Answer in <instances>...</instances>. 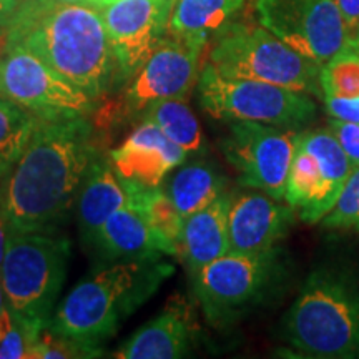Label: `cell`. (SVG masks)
<instances>
[{"mask_svg":"<svg viewBox=\"0 0 359 359\" xmlns=\"http://www.w3.org/2000/svg\"><path fill=\"white\" fill-rule=\"evenodd\" d=\"M98 155L87 116L39 118L19 158L0 175L7 231L55 235Z\"/></svg>","mask_w":359,"mask_h":359,"instance_id":"obj_1","label":"cell"},{"mask_svg":"<svg viewBox=\"0 0 359 359\" xmlns=\"http://www.w3.org/2000/svg\"><path fill=\"white\" fill-rule=\"evenodd\" d=\"M74 87L98 100L118 72L100 8L55 0H20L6 32Z\"/></svg>","mask_w":359,"mask_h":359,"instance_id":"obj_2","label":"cell"},{"mask_svg":"<svg viewBox=\"0 0 359 359\" xmlns=\"http://www.w3.org/2000/svg\"><path fill=\"white\" fill-rule=\"evenodd\" d=\"M281 336L303 358H359L358 259L318 264L283 318Z\"/></svg>","mask_w":359,"mask_h":359,"instance_id":"obj_3","label":"cell"},{"mask_svg":"<svg viewBox=\"0 0 359 359\" xmlns=\"http://www.w3.org/2000/svg\"><path fill=\"white\" fill-rule=\"evenodd\" d=\"M172 271V264L161 257L103 263L65 296L47 327L64 338L102 348Z\"/></svg>","mask_w":359,"mask_h":359,"instance_id":"obj_4","label":"cell"},{"mask_svg":"<svg viewBox=\"0 0 359 359\" xmlns=\"http://www.w3.org/2000/svg\"><path fill=\"white\" fill-rule=\"evenodd\" d=\"M288 276V258L276 248L259 253L228 251L193 278V290L206 321L223 330L273 299Z\"/></svg>","mask_w":359,"mask_h":359,"instance_id":"obj_5","label":"cell"},{"mask_svg":"<svg viewBox=\"0 0 359 359\" xmlns=\"http://www.w3.org/2000/svg\"><path fill=\"white\" fill-rule=\"evenodd\" d=\"M208 64L224 77L259 80L323 97L321 65L293 50L263 25L228 22L215 35Z\"/></svg>","mask_w":359,"mask_h":359,"instance_id":"obj_6","label":"cell"},{"mask_svg":"<svg viewBox=\"0 0 359 359\" xmlns=\"http://www.w3.org/2000/svg\"><path fill=\"white\" fill-rule=\"evenodd\" d=\"M70 258L67 238L52 233L7 231L0 283L11 314L48 323Z\"/></svg>","mask_w":359,"mask_h":359,"instance_id":"obj_7","label":"cell"},{"mask_svg":"<svg viewBox=\"0 0 359 359\" xmlns=\"http://www.w3.org/2000/svg\"><path fill=\"white\" fill-rule=\"evenodd\" d=\"M201 109L218 120L258 122L298 130L316 118L318 107L313 95L299 90L250 79H231L206 64L198 77Z\"/></svg>","mask_w":359,"mask_h":359,"instance_id":"obj_8","label":"cell"},{"mask_svg":"<svg viewBox=\"0 0 359 359\" xmlns=\"http://www.w3.org/2000/svg\"><path fill=\"white\" fill-rule=\"evenodd\" d=\"M0 97L39 118L87 116L97 103L19 43L6 45L0 57Z\"/></svg>","mask_w":359,"mask_h":359,"instance_id":"obj_9","label":"cell"},{"mask_svg":"<svg viewBox=\"0 0 359 359\" xmlns=\"http://www.w3.org/2000/svg\"><path fill=\"white\" fill-rule=\"evenodd\" d=\"M296 137V130L235 120L222 140V150L241 185L283 201Z\"/></svg>","mask_w":359,"mask_h":359,"instance_id":"obj_10","label":"cell"},{"mask_svg":"<svg viewBox=\"0 0 359 359\" xmlns=\"http://www.w3.org/2000/svg\"><path fill=\"white\" fill-rule=\"evenodd\" d=\"M255 7L259 24L318 65L351 39L334 0H257Z\"/></svg>","mask_w":359,"mask_h":359,"instance_id":"obj_11","label":"cell"},{"mask_svg":"<svg viewBox=\"0 0 359 359\" xmlns=\"http://www.w3.org/2000/svg\"><path fill=\"white\" fill-rule=\"evenodd\" d=\"M175 0H116L100 8L122 80H132L168 32Z\"/></svg>","mask_w":359,"mask_h":359,"instance_id":"obj_12","label":"cell"},{"mask_svg":"<svg viewBox=\"0 0 359 359\" xmlns=\"http://www.w3.org/2000/svg\"><path fill=\"white\" fill-rule=\"evenodd\" d=\"M203 42L165 35L154 53L130 82L125 102L135 114L151 103L168 98H187L200 77Z\"/></svg>","mask_w":359,"mask_h":359,"instance_id":"obj_13","label":"cell"},{"mask_svg":"<svg viewBox=\"0 0 359 359\" xmlns=\"http://www.w3.org/2000/svg\"><path fill=\"white\" fill-rule=\"evenodd\" d=\"M296 208L266 193H245L230 206V251L259 253L276 248L294 223Z\"/></svg>","mask_w":359,"mask_h":359,"instance_id":"obj_14","label":"cell"},{"mask_svg":"<svg viewBox=\"0 0 359 359\" xmlns=\"http://www.w3.org/2000/svg\"><path fill=\"white\" fill-rule=\"evenodd\" d=\"M187 156L183 148L148 122H142L122 145L110 151L116 173L145 187H160L170 172L183 165Z\"/></svg>","mask_w":359,"mask_h":359,"instance_id":"obj_15","label":"cell"},{"mask_svg":"<svg viewBox=\"0 0 359 359\" xmlns=\"http://www.w3.org/2000/svg\"><path fill=\"white\" fill-rule=\"evenodd\" d=\"M198 339V327L183 302H173L120 346V359H177L187 356Z\"/></svg>","mask_w":359,"mask_h":359,"instance_id":"obj_16","label":"cell"},{"mask_svg":"<svg viewBox=\"0 0 359 359\" xmlns=\"http://www.w3.org/2000/svg\"><path fill=\"white\" fill-rule=\"evenodd\" d=\"M127 203L128 195L110 156L98 155L90 165L75 201L80 238L88 250L95 243L103 223Z\"/></svg>","mask_w":359,"mask_h":359,"instance_id":"obj_17","label":"cell"},{"mask_svg":"<svg viewBox=\"0 0 359 359\" xmlns=\"http://www.w3.org/2000/svg\"><path fill=\"white\" fill-rule=\"evenodd\" d=\"M233 196H218L213 203L185 218L180 236V255L190 275L230 251V206Z\"/></svg>","mask_w":359,"mask_h":359,"instance_id":"obj_18","label":"cell"},{"mask_svg":"<svg viewBox=\"0 0 359 359\" xmlns=\"http://www.w3.org/2000/svg\"><path fill=\"white\" fill-rule=\"evenodd\" d=\"M103 263L163 257L143 215L127 203L103 223L92 246Z\"/></svg>","mask_w":359,"mask_h":359,"instance_id":"obj_19","label":"cell"},{"mask_svg":"<svg viewBox=\"0 0 359 359\" xmlns=\"http://www.w3.org/2000/svg\"><path fill=\"white\" fill-rule=\"evenodd\" d=\"M122 178V177H120ZM125 191L128 195V203L133 205L145 218L150 226L160 250L163 255L178 257L180 255V236H182L183 219L182 215L170 200L165 188L145 187L122 178Z\"/></svg>","mask_w":359,"mask_h":359,"instance_id":"obj_20","label":"cell"},{"mask_svg":"<svg viewBox=\"0 0 359 359\" xmlns=\"http://www.w3.org/2000/svg\"><path fill=\"white\" fill-rule=\"evenodd\" d=\"M243 4L245 0H175L168 30L177 37L206 43L210 34L226 25Z\"/></svg>","mask_w":359,"mask_h":359,"instance_id":"obj_21","label":"cell"},{"mask_svg":"<svg viewBox=\"0 0 359 359\" xmlns=\"http://www.w3.org/2000/svg\"><path fill=\"white\" fill-rule=\"evenodd\" d=\"M224 178L213 165L190 163L180 167L168 180L165 191L183 219L200 212L223 195Z\"/></svg>","mask_w":359,"mask_h":359,"instance_id":"obj_22","label":"cell"},{"mask_svg":"<svg viewBox=\"0 0 359 359\" xmlns=\"http://www.w3.org/2000/svg\"><path fill=\"white\" fill-rule=\"evenodd\" d=\"M142 122L155 125L188 155L203 150L201 127L185 103V98H168L151 103L142 111Z\"/></svg>","mask_w":359,"mask_h":359,"instance_id":"obj_23","label":"cell"},{"mask_svg":"<svg viewBox=\"0 0 359 359\" xmlns=\"http://www.w3.org/2000/svg\"><path fill=\"white\" fill-rule=\"evenodd\" d=\"M320 85L325 98L359 97V40L351 37L341 50L321 65Z\"/></svg>","mask_w":359,"mask_h":359,"instance_id":"obj_24","label":"cell"},{"mask_svg":"<svg viewBox=\"0 0 359 359\" xmlns=\"http://www.w3.org/2000/svg\"><path fill=\"white\" fill-rule=\"evenodd\" d=\"M39 116L0 97V175L19 158Z\"/></svg>","mask_w":359,"mask_h":359,"instance_id":"obj_25","label":"cell"},{"mask_svg":"<svg viewBox=\"0 0 359 359\" xmlns=\"http://www.w3.org/2000/svg\"><path fill=\"white\" fill-rule=\"evenodd\" d=\"M321 223L330 230L359 231V167L349 175L334 206Z\"/></svg>","mask_w":359,"mask_h":359,"instance_id":"obj_26","label":"cell"},{"mask_svg":"<svg viewBox=\"0 0 359 359\" xmlns=\"http://www.w3.org/2000/svg\"><path fill=\"white\" fill-rule=\"evenodd\" d=\"M102 354V348L88 346L79 341L64 338L52 333L47 326L40 333L30 358L55 359V358H97Z\"/></svg>","mask_w":359,"mask_h":359,"instance_id":"obj_27","label":"cell"},{"mask_svg":"<svg viewBox=\"0 0 359 359\" xmlns=\"http://www.w3.org/2000/svg\"><path fill=\"white\" fill-rule=\"evenodd\" d=\"M327 128L338 138V142L344 148L354 168L359 167V125L330 116Z\"/></svg>","mask_w":359,"mask_h":359,"instance_id":"obj_28","label":"cell"},{"mask_svg":"<svg viewBox=\"0 0 359 359\" xmlns=\"http://www.w3.org/2000/svg\"><path fill=\"white\" fill-rule=\"evenodd\" d=\"M326 114L333 118L346 120L359 125V97L358 98H325Z\"/></svg>","mask_w":359,"mask_h":359,"instance_id":"obj_29","label":"cell"},{"mask_svg":"<svg viewBox=\"0 0 359 359\" xmlns=\"http://www.w3.org/2000/svg\"><path fill=\"white\" fill-rule=\"evenodd\" d=\"M334 2L346 22L349 34L354 37L359 29V0H334Z\"/></svg>","mask_w":359,"mask_h":359,"instance_id":"obj_30","label":"cell"},{"mask_svg":"<svg viewBox=\"0 0 359 359\" xmlns=\"http://www.w3.org/2000/svg\"><path fill=\"white\" fill-rule=\"evenodd\" d=\"M19 6L20 0H0V32H7Z\"/></svg>","mask_w":359,"mask_h":359,"instance_id":"obj_31","label":"cell"},{"mask_svg":"<svg viewBox=\"0 0 359 359\" xmlns=\"http://www.w3.org/2000/svg\"><path fill=\"white\" fill-rule=\"evenodd\" d=\"M11 326H12V314H11V309H8L2 283H0V341L4 339V336L7 334V331L11 330Z\"/></svg>","mask_w":359,"mask_h":359,"instance_id":"obj_32","label":"cell"},{"mask_svg":"<svg viewBox=\"0 0 359 359\" xmlns=\"http://www.w3.org/2000/svg\"><path fill=\"white\" fill-rule=\"evenodd\" d=\"M6 246H7V226H6V223H4V219L0 218V264H2V262H4Z\"/></svg>","mask_w":359,"mask_h":359,"instance_id":"obj_33","label":"cell"},{"mask_svg":"<svg viewBox=\"0 0 359 359\" xmlns=\"http://www.w3.org/2000/svg\"><path fill=\"white\" fill-rule=\"evenodd\" d=\"M116 2V0H88V6H93L97 8H103L107 6H110V4Z\"/></svg>","mask_w":359,"mask_h":359,"instance_id":"obj_34","label":"cell"},{"mask_svg":"<svg viewBox=\"0 0 359 359\" xmlns=\"http://www.w3.org/2000/svg\"><path fill=\"white\" fill-rule=\"evenodd\" d=\"M60 4H88V0H55Z\"/></svg>","mask_w":359,"mask_h":359,"instance_id":"obj_35","label":"cell"},{"mask_svg":"<svg viewBox=\"0 0 359 359\" xmlns=\"http://www.w3.org/2000/svg\"><path fill=\"white\" fill-rule=\"evenodd\" d=\"M354 37H356V39L359 40V29H358V32H356V35H354Z\"/></svg>","mask_w":359,"mask_h":359,"instance_id":"obj_36","label":"cell"}]
</instances>
